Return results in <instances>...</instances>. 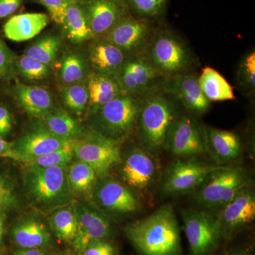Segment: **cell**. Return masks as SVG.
<instances>
[{"label": "cell", "instance_id": "2", "mask_svg": "<svg viewBox=\"0 0 255 255\" xmlns=\"http://www.w3.org/2000/svg\"><path fill=\"white\" fill-rule=\"evenodd\" d=\"M253 182L251 174L241 166L220 165L193 191V199L201 210L218 214Z\"/></svg>", "mask_w": 255, "mask_h": 255}, {"label": "cell", "instance_id": "8", "mask_svg": "<svg viewBox=\"0 0 255 255\" xmlns=\"http://www.w3.org/2000/svg\"><path fill=\"white\" fill-rule=\"evenodd\" d=\"M219 166L199 160L197 157L176 159L164 172L162 190L168 196L193 192Z\"/></svg>", "mask_w": 255, "mask_h": 255}, {"label": "cell", "instance_id": "48", "mask_svg": "<svg viewBox=\"0 0 255 255\" xmlns=\"http://www.w3.org/2000/svg\"><path fill=\"white\" fill-rule=\"evenodd\" d=\"M51 255H73L70 254V253H65V252H60V253H55V254H53Z\"/></svg>", "mask_w": 255, "mask_h": 255}, {"label": "cell", "instance_id": "47", "mask_svg": "<svg viewBox=\"0 0 255 255\" xmlns=\"http://www.w3.org/2000/svg\"><path fill=\"white\" fill-rule=\"evenodd\" d=\"M3 235H4V219L0 214V244L2 241Z\"/></svg>", "mask_w": 255, "mask_h": 255}, {"label": "cell", "instance_id": "25", "mask_svg": "<svg viewBox=\"0 0 255 255\" xmlns=\"http://www.w3.org/2000/svg\"><path fill=\"white\" fill-rule=\"evenodd\" d=\"M11 235L13 241L20 248L43 249L49 246L52 241L48 228L36 220H26L18 223Z\"/></svg>", "mask_w": 255, "mask_h": 255}, {"label": "cell", "instance_id": "34", "mask_svg": "<svg viewBox=\"0 0 255 255\" xmlns=\"http://www.w3.org/2000/svg\"><path fill=\"white\" fill-rule=\"evenodd\" d=\"M73 144L60 150L28 159L25 163L28 165H37L41 167L68 166L73 162L75 157Z\"/></svg>", "mask_w": 255, "mask_h": 255}, {"label": "cell", "instance_id": "19", "mask_svg": "<svg viewBox=\"0 0 255 255\" xmlns=\"http://www.w3.org/2000/svg\"><path fill=\"white\" fill-rule=\"evenodd\" d=\"M157 173L153 155L143 148L135 147L128 153L122 167V175L127 185L145 191L152 185Z\"/></svg>", "mask_w": 255, "mask_h": 255}, {"label": "cell", "instance_id": "31", "mask_svg": "<svg viewBox=\"0 0 255 255\" xmlns=\"http://www.w3.org/2000/svg\"><path fill=\"white\" fill-rule=\"evenodd\" d=\"M86 63L81 55L77 53H67L63 57L60 68V78L66 85L80 83L86 75Z\"/></svg>", "mask_w": 255, "mask_h": 255}, {"label": "cell", "instance_id": "18", "mask_svg": "<svg viewBox=\"0 0 255 255\" xmlns=\"http://www.w3.org/2000/svg\"><path fill=\"white\" fill-rule=\"evenodd\" d=\"M74 140L63 138L49 131L41 122L14 142V150L26 162L28 159L60 150L73 144Z\"/></svg>", "mask_w": 255, "mask_h": 255}, {"label": "cell", "instance_id": "13", "mask_svg": "<svg viewBox=\"0 0 255 255\" xmlns=\"http://www.w3.org/2000/svg\"><path fill=\"white\" fill-rule=\"evenodd\" d=\"M160 90L180 102L189 113L201 115L207 112L211 105L203 95L198 78L194 75L178 73L165 76Z\"/></svg>", "mask_w": 255, "mask_h": 255}, {"label": "cell", "instance_id": "4", "mask_svg": "<svg viewBox=\"0 0 255 255\" xmlns=\"http://www.w3.org/2000/svg\"><path fill=\"white\" fill-rule=\"evenodd\" d=\"M142 98L122 95L92 115L93 130L119 142L136 127Z\"/></svg>", "mask_w": 255, "mask_h": 255}, {"label": "cell", "instance_id": "33", "mask_svg": "<svg viewBox=\"0 0 255 255\" xmlns=\"http://www.w3.org/2000/svg\"><path fill=\"white\" fill-rule=\"evenodd\" d=\"M61 97L65 107L76 115H81L88 107V90L82 82L64 87Z\"/></svg>", "mask_w": 255, "mask_h": 255}, {"label": "cell", "instance_id": "21", "mask_svg": "<svg viewBox=\"0 0 255 255\" xmlns=\"http://www.w3.org/2000/svg\"><path fill=\"white\" fill-rule=\"evenodd\" d=\"M96 41L89 50V60L95 73L117 79L127 59V54L103 38Z\"/></svg>", "mask_w": 255, "mask_h": 255}, {"label": "cell", "instance_id": "49", "mask_svg": "<svg viewBox=\"0 0 255 255\" xmlns=\"http://www.w3.org/2000/svg\"><path fill=\"white\" fill-rule=\"evenodd\" d=\"M5 181L4 179H2V178L0 177V184H1V183L4 182Z\"/></svg>", "mask_w": 255, "mask_h": 255}, {"label": "cell", "instance_id": "46", "mask_svg": "<svg viewBox=\"0 0 255 255\" xmlns=\"http://www.w3.org/2000/svg\"><path fill=\"white\" fill-rule=\"evenodd\" d=\"M14 255H46V252L40 248H21Z\"/></svg>", "mask_w": 255, "mask_h": 255}, {"label": "cell", "instance_id": "15", "mask_svg": "<svg viewBox=\"0 0 255 255\" xmlns=\"http://www.w3.org/2000/svg\"><path fill=\"white\" fill-rule=\"evenodd\" d=\"M78 4L85 13L94 38L105 36L128 15L125 0H82Z\"/></svg>", "mask_w": 255, "mask_h": 255}, {"label": "cell", "instance_id": "23", "mask_svg": "<svg viewBox=\"0 0 255 255\" xmlns=\"http://www.w3.org/2000/svg\"><path fill=\"white\" fill-rule=\"evenodd\" d=\"M48 23L49 17L44 13H25L10 18L3 29L10 41L23 42L39 34Z\"/></svg>", "mask_w": 255, "mask_h": 255}, {"label": "cell", "instance_id": "40", "mask_svg": "<svg viewBox=\"0 0 255 255\" xmlns=\"http://www.w3.org/2000/svg\"><path fill=\"white\" fill-rule=\"evenodd\" d=\"M80 255H117V249L107 240L92 242Z\"/></svg>", "mask_w": 255, "mask_h": 255}, {"label": "cell", "instance_id": "41", "mask_svg": "<svg viewBox=\"0 0 255 255\" xmlns=\"http://www.w3.org/2000/svg\"><path fill=\"white\" fill-rule=\"evenodd\" d=\"M0 157L21 162V157L14 150V142H9L0 136Z\"/></svg>", "mask_w": 255, "mask_h": 255}, {"label": "cell", "instance_id": "44", "mask_svg": "<svg viewBox=\"0 0 255 255\" xmlns=\"http://www.w3.org/2000/svg\"><path fill=\"white\" fill-rule=\"evenodd\" d=\"M11 128V118L9 111L0 107V136L9 133Z\"/></svg>", "mask_w": 255, "mask_h": 255}, {"label": "cell", "instance_id": "26", "mask_svg": "<svg viewBox=\"0 0 255 255\" xmlns=\"http://www.w3.org/2000/svg\"><path fill=\"white\" fill-rule=\"evenodd\" d=\"M204 97L211 102H222L235 99L233 87L214 69L206 67L198 78Z\"/></svg>", "mask_w": 255, "mask_h": 255}, {"label": "cell", "instance_id": "28", "mask_svg": "<svg viewBox=\"0 0 255 255\" xmlns=\"http://www.w3.org/2000/svg\"><path fill=\"white\" fill-rule=\"evenodd\" d=\"M63 25L67 38L73 43H82L94 38L85 13L77 0L69 4Z\"/></svg>", "mask_w": 255, "mask_h": 255}, {"label": "cell", "instance_id": "16", "mask_svg": "<svg viewBox=\"0 0 255 255\" xmlns=\"http://www.w3.org/2000/svg\"><path fill=\"white\" fill-rule=\"evenodd\" d=\"M97 205L114 214H131L138 211L140 202L130 188L111 179H101L92 190Z\"/></svg>", "mask_w": 255, "mask_h": 255}, {"label": "cell", "instance_id": "7", "mask_svg": "<svg viewBox=\"0 0 255 255\" xmlns=\"http://www.w3.org/2000/svg\"><path fill=\"white\" fill-rule=\"evenodd\" d=\"M189 255H213L223 242L216 216L204 210H185L182 213Z\"/></svg>", "mask_w": 255, "mask_h": 255}, {"label": "cell", "instance_id": "39", "mask_svg": "<svg viewBox=\"0 0 255 255\" xmlns=\"http://www.w3.org/2000/svg\"><path fill=\"white\" fill-rule=\"evenodd\" d=\"M15 60L6 44L0 38V79L9 80L14 73Z\"/></svg>", "mask_w": 255, "mask_h": 255}, {"label": "cell", "instance_id": "17", "mask_svg": "<svg viewBox=\"0 0 255 255\" xmlns=\"http://www.w3.org/2000/svg\"><path fill=\"white\" fill-rule=\"evenodd\" d=\"M126 54H140L150 38V28L144 20L126 16L102 37Z\"/></svg>", "mask_w": 255, "mask_h": 255}, {"label": "cell", "instance_id": "37", "mask_svg": "<svg viewBox=\"0 0 255 255\" xmlns=\"http://www.w3.org/2000/svg\"><path fill=\"white\" fill-rule=\"evenodd\" d=\"M137 14L155 17L163 11L167 0H128Z\"/></svg>", "mask_w": 255, "mask_h": 255}, {"label": "cell", "instance_id": "10", "mask_svg": "<svg viewBox=\"0 0 255 255\" xmlns=\"http://www.w3.org/2000/svg\"><path fill=\"white\" fill-rule=\"evenodd\" d=\"M147 58L164 76L182 73L191 61L189 50L175 35L159 32L151 42Z\"/></svg>", "mask_w": 255, "mask_h": 255}, {"label": "cell", "instance_id": "3", "mask_svg": "<svg viewBox=\"0 0 255 255\" xmlns=\"http://www.w3.org/2000/svg\"><path fill=\"white\" fill-rule=\"evenodd\" d=\"M177 113L173 100L160 89L142 97L136 127L144 150L153 155L164 150L167 132Z\"/></svg>", "mask_w": 255, "mask_h": 255}, {"label": "cell", "instance_id": "24", "mask_svg": "<svg viewBox=\"0 0 255 255\" xmlns=\"http://www.w3.org/2000/svg\"><path fill=\"white\" fill-rule=\"evenodd\" d=\"M87 87L89 95L87 109L91 116L112 100L124 95L117 79L102 74H91L87 80Z\"/></svg>", "mask_w": 255, "mask_h": 255}, {"label": "cell", "instance_id": "20", "mask_svg": "<svg viewBox=\"0 0 255 255\" xmlns=\"http://www.w3.org/2000/svg\"><path fill=\"white\" fill-rule=\"evenodd\" d=\"M206 152L216 164L228 165L241 157L243 147L241 139L236 132L206 127L204 130Z\"/></svg>", "mask_w": 255, "mask_h": 255}, {"label": "cell", "instance_id": "36", "mask_svg": "<svg viewBox=\"0 0 255 255\" xmlns=\"http://www.w3.org/2000/svg\"><path fill=\"white\" fill-rule=\"evenodd\" d=\"M237 81L242 90L251 95L255 89V53L251 52L242 60L237 72Z\"/></svg>", "mask_w": 255, "mask_h": 255}, {"label": "cell", "instance_id": "9", "mask_svg": "<svg viewBox=\"0 0 255 255\" xmlns=\"http://www.w3.org/2000/svg\"><path fill=\"white\" fill-rule=\"evenodd\" d=\"M164 75L151 64L147 55L127 58L117 77L124 95L145 97L160 89Z\"/></svg>", "mask_w": 255, "mask_h": 255}, {"label": "cell", "instance_id": "1", "mask_svg": "<svg viewBox=\"0 0 255 255\" xmlns=\"http://www.w3.org/2000/svg\"><path fill=\"white\" fill-rule=\"evenodd\" d=\"M124 234L139 255H181L180 228L174 208L167 204L129 223Z\"/></svg>", "mask_w": 255, "mask_h": 255}, {"label": "cell", "instance_id": "32", "mask_svg": "<svg viewBox=\"0 0 255 255\" xmlns=\"http://www.w3.org/2000/svg\"><path fill=\"white\" fill-rule=\"evenodd\" d=\"M60 47L59 37L45 36L35 42L32 46L28 47L24 54L47 65H50L56 58Z\"/></svg>", "mask_w": 255, "mask_h": 255}, {"label": "cell", "instance_id": "27", "mask_svg": "<svg viewBox=\"0 0 255 255\" xmlns=\"http://www.w3.org/2000/svg\"><path fill=\"white\" fill-rule=\"evenodd\" d=\"M38 119L49 131L68 140H77L85 132L80 124L64 111L52 110Z\"/></svg>", "mask_w": 255, "mask_h": 255}, {"label": "cell", "instance_id": "35", "mask_svg": "<svg viewBox=\"0 0 255 255\" xmlns=\"http://www.w3.org/2000/svg\"><path fill=\"white\" fill-rule=\"evenodd\" d=\"M15 65L25 78L31 81L43 80L49 74V65L26 54L18 56L15 60Z\"/></svg>", "mask_w": 255, "mask_h": 255}, {"label": "cell", "instance_id": "38", "mask_svg": "<svg viewBox=\"0 0 255 255\" xmlns=\"http://www.w3.org/2000/svg\"><path fill=\"white\" fill-rule=\"evenodd\" d=\"M46 8L50 18L58 24H62L65 20L69 4L74 0H37Z\"/></svg>", "mask_w": 255, "mask_h": 255}, {"label": "cell", "instance_id": "5", "mask_svg": "<svg viewBox=\"0 0 255 255\" xmlns=\"http://www.w3.org/2000/svg\"><path fill=\"white\" fill-rule=\"evenodd\" d=\"M67 170L68 166L41 167L28 165L25 183L31 199L45 206L65 202L70 191Z\"/></svg>", "mask_w": 255, "mask_h": 255}, {"label": "cell", "instance_id": "29", "mask_svg": "<svg viewBox=\"0 0 255 255\" xmlns=\"http://www.w3.org/2000/svg\"><path fill=\"white\" fill-rule=\"evenodd\" d=\"M67 177L70 189L82 194L92 192L98 178L91 166L79 159L70 163Z\"/></svg>", "mask_w": 255, "mask_h": 255}, {"label": "cell", "instance_id": "42", "mask_svg": "<svg viewBox=\"0 0 255 255\" xmlns=\"http://www.w3.org/2000/svg\"><path fill=\"white\" fill-rule=\"evenodd\" d=\"M22 0H0V18L14 14L21 6Z\"/></svg>", "mask_w": 255, "mask_h": 255}, {"label": "cell", "instance_id": "12", "mask_svg": "<svg viewBox=\"0 0 255 255\" xmlns=\"http://www.w3.org/2000/svg\"><path fill=\"white\" fill-rule=\"evenodd\" d=\"M216 216L223 241H232L255 219V194L249 187L240 192Z\"/></svg>", "mask_w": 255, "mask_h": 255}, {"label": "cell", "instance_id": "43", "mask_svg": "<svg viewBox=\"0 0 255 255\" xmlns=\"http://www.w3.org/2000/svg\"><path fill=\"white\" fill-rule=\"evenodd\" d=\"M14 201V194L7 183L4 182L0 184V209L9 207Z\"/></svg>", "mask_w": 255, "mask_h": 255}, {"label": "cell", "instance_id": "6", "mask_svg": "<svg viewBox=\"0 0 255 255\" xmlns=\"http://www.w3.org/2000/svg\"><path fill=\"white\" fill-rule=\"evenodd\" d=\"M73 147L75 157L91 166L100 179L122 161L118 142L93 130L74 140Z\"/></svg>", "mask_w": 255, "mask_h": 255}, {"label": "cell", "instance_id": "11", "mask_svg": "<svg viewBox=\"0 0 255 255\" xmlns=\"http://www.w3.org/2000/svg\"><path fill=\"white\" fill-rule=\"evenodd\" d=\"M164 150L179 158L205 153L204 132L189 114L177 113L175 116L167 132Z\"/></svg>", "mask_w": 255, "mask_h": 255}, {"label": "cell", "instance_id": "30", "mask_svg": "<svg viewBox=\"0 0 255 255\" xmlns=\"http://www.w3.org/2000/svg\"><path fill=\"white\" fill-rule=\"evenodd\" d=\"M50 221L55 236L60 241L72 244L78 231V219L73 206L57 210L50 216Z\"/></svg>", "mask_w": 255, "mask_h": 255}, {"label": "cell", "instance_id": "45", "mask_svg": "<svg viewBox=\"0 0 255 255\" xmlns=\"http://www.w3.org/2000/svg\"><path fill=\"white\" fill-rule=\"evenodd\" d=\"M220 255H255L253 249L247 247L229 248Z\"/></svg>", "mask_w": 255, "mask_h": 255}, {"label": "cell", "instance_id": "14", "mask_svg": "<svg viewBox=\"0 0 255 255\" xmlns=\"http://www.w3.org/2000/svg\"><path fill=\"white\" fill-rule=\"evenodd\" d=\"M73 206L78 219V231L72 246L80 255L92 242L108 240L112 236V228L108 218L100 211L79 201H75Z\"/></svg>", "mask_w": 255, "mask_h": 255}, {"label": "cell", "instance_id": "22", "mask_svg": "<svg viewBox=\"0 0 255 255\" xmlns=\"http://www.w3.org/2000/svg\"><path fill=\"white\" fill-rule=\"evenodd\" d=\"M14 95L21 108L37 119L41 118L53 110V97L44 87L17 82L14 87Z\"/></svg>", "mask_w": 255, "mask_h": 255}]
</instances>
